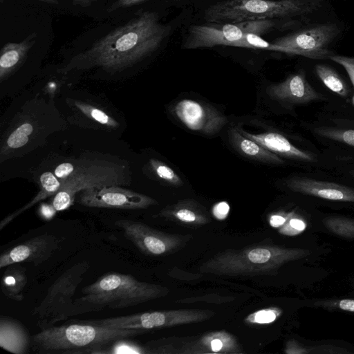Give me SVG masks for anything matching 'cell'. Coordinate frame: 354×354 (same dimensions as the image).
I'll return each mask as SVG.
<instances>
[{"label":"cell","mask_w":354,"mask_h":354,"mask_svg":"<svg viewBox=\"0 0 354 354\" xmlns=\"http://www.w3.org/2000/svg\"><path fill=\"white\" fill-rule=\"evenodd\" d=\"M169 32V27L161 23L156 12H142L75 55L62 71L95 67L109 71L123 70L157 50Z\"/></svg>","instance_id":"cell-1"},{"label":"cell","mask_w":354,"mask_h":354,"mask_svg":"<svg viewBox=\"0 0 354 354\" xmlns=\"http://www.w3.org/2000/svg\"><path fill=\"white\" fill-rule=\"evenodd\" d=\"M167 287L140 281L130 274L111 272L82 289L76 298L72 316L104 309H123L167 295Z\"/></svg>","instance_id":"cell-2"},{"label":"cell","mask_w":354,"mask_h":354,"mask_svg":"<svg viewBox=\"0 0 354 354\" xmlns=\"http://www.w3.org/2000/svg\"><path fill=\"white\" fill-rule=\"evenodd\" d=\"M310 253L304 248L262 244L229 249L203 262L198 270L203 274L224 277L274 274L284 264L304 259Z\"/></svg>","instance_id":"cell-3"},{"label":"cell","mask_w":354,"mask_h":354,"mask_svg":"<svg viewBox=\"0 0 354 354\" xmlns=\"http://www.w3.org/2000/svg\"><path fill=\"white\" fill-rule=\"evenodd\" d=\"M147 332L77 322L41 329L31 336V348L37 354H100L102 347L115 340Z\"/></svg>","instance_id":"cell-4"},{"label":"cell","mask_w":354,"mask_h":354,"mask_svg":"<svg viewBox=\"0 0 354 354\" xmlns=\"http://www.w3.org/2000/svg\"><path fill=\"white\" fill-rule=\"evenodd\" d=\"M54 174L62 183L52 205L57 211L70 207L75 195L82 190L103 186L128 185L129 168L120 163L102 160L80 158L64 162L55 167Z\"/></svg>","instance_id":"cell-5"},{"label":"cell","mask_w":354,"mask_h":354,"mask_svg":"<svg viewBox=\"0 0 354 354\" xmlns=\"http://www.w3.org/2000/svg\"><path fill=\"white\" fill-rule=\"evenodd\" d=\"M317 0H225L214 3L204 12V19L212 23H236L248 21L292 17L310 12Z\"/></svg>","instance_id":"cell-6"},{"label":"cell","mask_w":354,"mask_h":354,"mask_svg":"<svg viewBox=\"0 0 354 354\" xmlns=\"http://www.w3.org/2000/svg\"><path fill=\"white\" fill-rule=\"evenodd\" d=\"M90 264L78 262L64 272L48 288L46 295L32 312L36 325L41 330L71 317L74 296Z\"/></svg>","instance_id":"cell-7"},{"label":"cell","mask_w":354,"mask_h":354,"mask_svg":"<svg viewBox=\"0 0 354 354\" xmlns=\"http://www.w3.org/2000/svg\"><path fill=\"white\" fill-rule=\"evenodd\" d=\"M275 26L273 19L236 23H212L191 26L183 44L186 49L209 48L217 46H233L249 34L262 36Z\"/></svg>","instance_id":"cell-8"},{"label":"cell","mask_w":354,"mask_h":354,"mask_svg":"<svg viewBox=\"0 0 354 354\" xmlns=\"http://www.w3.org/2000/svg\"><path fill=\"white\" fill-rule=\"evenodd\" d=\"M214 313L201 309H178L152 311L98 319L78 320V322L119 329H142L172 327L205 322Z\"/></svg>","instance_id":"cell-9"},{"label":"cell","mask_w":354,"mask_h":354,"mask_svg":"<svg viewBox=\"0 0 354 354\" xmlns=\"http://www.w3.org/2000/svg\"><path fill=\"white\" fill-rule=\"evenodd\" d=\"M339 33L335 24L316 25L277 38L272 43L283 53L313 59H326L334 55L329 48Z\"/></svg>","instance_id":"cell-10"},{"label":"cell","mask_w":354,"mask_h":354,"mask_svg":"<svg viewBox=\"0 0 354 354\" xmlns=\"http://www.w3.org/2000/svg\"><path fill=\"white\" fill-rule=\"evenodd\" d=\"M115 225L123 230L125 237L139 250L149 256L174 253L184 247L192 237L190 234H168L129 219L118 220Z\"/></svg>","instance_id":"cell-11"},{"label":"cell","mask_w":354,"mask_h":354,"mask_svg":"<svg viewBox=\"0 0 354 354\" xmlns=\"http://www.w3.org/2000/svg\"><path fill=\"white\" fill-rule=\"evenodd\" d=\"M79 203L88 207L142 209L157 204L153 198L120 186L92 187L80 192Z\"/></svg>","instance_id":"cell-12"},{"label":"cell","mask_w":354,"mask_h":354,"mask_svg":"<svg viewBox=\"0 0 354 354\" xmlns=\"http://www.w3.org/2000/svg\"><path fill=\"white\" fill-rule=\"evenodd\" d=\"M174 116L188 129L214 134L227 123V118L214 107L192 99H183L172 108Z\"/></svg>","instance_id":"cell-13"},{"label":"cell","mask_w":354,"mask_h":354,"mask_svg":"<svg viewBox=\"0 0 354 354\" xmlns=\"http://www.w3.org/2000/svg\"><path fill=\"white\" fill-rule=\"evenodd\" d=\"M64 237L44 234L32 237L1 253L0 268L24 262L39 266L50 259Z\"/></svg>","instance_id":"cell-14"},{"label":"cell","mask_w":354,"mask_h":354,"mask_svg":"<svg viewBox=\"0 0 354 354\" xmlns=\"http://www.w3.org/2000/svg\"><path fill=\"white\" fill-rule=\"evenodd\" d=\"M268 93L277 101L291 104H308L324 97L308 83L304 72L292 74L283 82L270 85Z\"/></svg>","instance_id":"cell-15"},{"label":"cell","mask_w":354,"mask_h":354,"mask_svg":"<svg viewBox=\"0 0 354 354\" xmlns=\"http://www.w3.org/2000/svg\"><path fill=\"white\" fill-rule=\"evenodd\" d=\"M286 185L291 191L323 199L354 203V188L335 183L295 176Z\"/></svg>","instance_id":"cell-16"},{"label":"cell","mask_w":354,"mask_h":354,"mask_svg":"<svg viewBox=\"0 0 354 354\" xmlns=\"http://www.w3.org/2000/svg\"><path fill=\"white\" fill-rule=\"evenodd\" d=\"M239 131L246 138L255 141L277 155L304 162L317 161L313 153L296 147L285 136L279 133L268 131L251 133L243 129H239Z\"/></svg>","instance_id":"cell-17"},{"label":"cell","mask_w":354,"mask_h":354,"mask_svg":"<svg viewBox=\"0 0 354 354\" xmlns=\"http://www.w3.org/2000/svg\"><path fill=\"white\" fill-rule=\"evenodd\" d=\"M158 216L188 227H199L210 222L205 208L193 200H183L162 209Z\"/></svg>","instance_id":"cell-18"},{"label":"cell","mask_w":354,"mask_h":354,"mask_svg":"<svg viewBox=\"0 0 354 354\" xmlns=\"http://www.w3.org/2000/svg\"><path fill=\"white\" fill-rule=\"evenodd\" d=\"M0 346L10 353L25 354L31 348V337L26 328L17 320L1 316Z\"/></svg>","instance_id":"cell-19"},{"label":"cell","mask_w":354,"mask_h":354,"mask_svg":"<svg viewBox=\"0 0 354 354\" xmlns=\"http://www.w3.org/2000/svg\"><path fill=\"white\" fill-rule=\"evenodd\" d=\"M37 34L31 33L18 43H7L1 49L0 80L3 82L24 62L36 41Z\"/></svg>","instance_id":"cell-20"},{"label":"cell","mask_w":354,"mask_h":354,"mask_svg":"<svg viewBox=\"0 0 354 354\" xmlns=\"http://www.w3.org/2000/svg\"><path fill=\"white\" fill-rule=\"evenodd\" d=\"M229 138L233 147L242 155L263 162L281 165L284 160L260 144L242 135L237 128H231Z\"/></svg>","instance_id":"cell-21"},{"label":"cell","mask_w":354,"mask_h":354,"mask_svg":"<svg viewBox=\"0 0 354 354\" xmlns=\"http://www.w3.org/2000/svg\"><path fill=\"white\" fill-rule=\"evenodd\" d=\"M191 353H237L240 346L235 337L225 331L213 332L204 335L192 348Z\"/></svg>","instance_id":"cell-22"},{"label":"cell","mask_w":354,"mask_h":354,"mask_svg":"<svg viewBox=\"0 0 354 354\" xmlns=\"http://www.w3.org/2000/svg\"><path fill=\"white\" fill-rule=\"evenodd\" d=\"M28 283L26 269L19 263L6 266L1 281V291L10 299L21 301L24 299V290Z\"/></svg>","instance_id":"cell-23"},{"label":"cell","mask_w":354,"mask_h":354,"mask_svg":"<svg viewBox=\"0 0 354 354\" xmlns=\"http://www.w3.org/2000/svg\"><path fill=\"white\" fill-rule=\"evenodd\" d=\"M39 181L41 189L37 195L27 205L3 218L0 222V230H3L15 218L37 202L45 199L48 196L55 195L59 190L62 185L60 180L54 174V173L50 171L44 172L39 178Z\"/></svg>","instance_id":"cell-24"},{"label":"cell","mask_w":354,"mask_h":354,"mask_svg":"<svg viewBox=\"0 0 354 354\" xmlns=\"http://www.w3.org/2000/svg\"><path fill=\"white\" fill-rule=\"evenodd\" d=\"M285 352L288 354H343L351 353L344 348L330 344L306 346L295 339H290L286 343Z\"/></svg>","instance_id":"cell-25"},{"label":"cell","mask_w":354,"mask_h":354,"mask_svg":"<svg viewBox=\"0 0 354 354\" xmlns=\"http://www.w3.org/2000/svg\"><path fill=\"white\" fill-rule=\"evenodd\" d=\"M315 72L321 81L331 91L342 97L348 96L349 89L346 84L333 68L326 64H319L315 66Z\"/></svg>","instance_id":"cell-26"},{"label":"cell","mask_w":354,"mask_h":354,"mask_svg":"<svg viewBox=\"0 0 354 354\" xmlns=\"http://www.w3.org/2000/svg\"><path fill=\"white\" fill-rule=\"evenodd\" d=\"M325 227L331 233L348 239H354V218L331 215L323 218Z\"/></svg>","instance_id":"cell-27"},{"label":"cell","mask_w":354,"mask_h":354,"mask_svg":"<svg viewBox=\"0 0 354 354\" xmlns=\"http://www.w3.org/2000/svg\"><path fill=\"white\" fill-rule=\"evenodd\" d=\"M74 105L86 118L93 122L109 128H116L119 126L115 120L99 108L80 101H75Z\"/></svg>","instance_id":"cell-28"},{"label":"cell","mask_w":354,"mask_h":354,"mask_svg":"<svg viewBox=\"0 0 354 354\" xmlns=\"http://www.w3.org/2000/svg\"><path fill=\"white\" fill-rule=\"evenodd\" d=\"M129 339L123 338L112 342L102 347L100 354L147 353L145 347H142Z\"/></svg>","instance_id":"cell-29"},{"label":"cell","mask_w":354,"mask_h":354,"mask_svg":"<svg viewBox=\"0 0 354 354\" xmlns=\"http://www.w3.org/2000/svg\"><path fill=\"white\" fill-rule=\"evenodd\" d=\"M314 131L322 137L354 147V129L318 127Z\"/></svg>","instance_id":"cell-30"},{"label":"cell","mask_w":354,"mask_h":354,"mask_svg":"<svg viewBox=\"0 0 354 354\" xmlns=\"http://www.w3.org/2000/svg\"><path fill=\"white\" fill-rule=\"evenodd\" d=\"M149 164L155 174L162 180L174 186H181L183 183L180 177L165 162L151 158Z\"/></svg>","instance_id":"cell-31"},{"label":"cell","mask_w":354,"mask_h":354,"mask_svg":"<svg viewBox=\"0 0 354 354\" xmlns=\"http://www.w3.org/2000/svg\"><path fill=\"white\" fill-rule=\"evenodd\" d=\"M305 221L294 212H289L284 224L279 227L281 234L293 236L302 232L306 229Z\"/></svg>","instance_id":"cell-32"},{"label":"cell","mask_w":354,"mask_h":354,"mask_svg":"<svg viewBox=\"0 0 354 354\" xmlns=\"http://www.w3.org/2000/svg\"><path fill=\"white\" fill-rule=\"evenodd\" d=\"M280 315L277 308H268L257 311L246 318V322L254 324H268L274 321Z\"/></svg>","instance_id":"cell-33"},{"label":"cell","mask_w":354,"mask_h":354,"mask_svg":"<svg viewBox=\"0 0 354 354\" xmlns=\"http://www.w3.org/2000/svg\"><path fill=\"white\" fill-rule=\"evenodd\" d=\"M315 305L327 308H337L342 310L354 313V299H343L341 300H319L317 301Z\"/></svg>","instance_id":"cell-34"},{"label":"cell","mask_w":354,"mask_h":354,"mask_svg":"<svg viewBox=\"0 0 354 354\" xmlns=\"http://www.w3.org/2000/svg\"><path fill=\"white\" fill-rule=\"evenodd\" d=\"M329 59L341 65L345 69L354 86V57L333 55Z\"/></svg>","instance_id":"cell-35"},{"label":"cell","mask_w":354,"mask_h":354,"mask_svg":"<svg viewBox=\"0 0 354 354\" xmlns=\"http://www.w3.org/2000/svg\"><path fill=\"white\" fill-rule=\"evenodd\" d=\"M229 210V205L225 202H221L214 207L212 213L217 219L223 220L227 216Z\"/></svg>","instance_id":"cell-36"},{"label":"cell","mask_w":354,"mask_h":354,"mask_svg":"<svg viewBox=\"0 0 354 354\" xmlns=\"http://www.w3.org/2000/svg\"><path fill=\"white\" fill-rule=\"evenodd\" d=\"M289 213L279 212L272 214L269 220L270 224L272 227H280L286 221Z\"/></svg>","instance_id":"cell-37"},{"label":"cell","mask_w":354,"mask_h":354,"mask_svg":"<svg viewBox=\"0 0 354 354\" xmlns=\"http://www.w3.org/2000/svg\"><path fill=\"white\" fill-rule=\"evenodd\" d=\"M145 1L146 0H118L110 6L108 10L112 12L119 8L134 6Z\"/></svg>","instance_id":"cell-38"},{"label":"cell","mask_w":354,"mask_h":354,"mask_svg":"<svg viewBox=\"0 0 354 354\" xmlns=\"http://www.w3.org/2000/svg\"><path fill=\"white\" fill-rule=\"evenodd\" d=\"M39 211L44 218L48 220L53 218L57 212L53 205H50L46 203L41 204Z\"/></svg>","instance_id":"cell-39"},{"label":"cell","mask_w":354,"mask_h":354,"mask_svg":"<svg viewBox=\"0 0 354 354\" xmlns=\"http://www.w3.org/2000/svg\"><path fill=\"white\" fill-rule=\"evenodd\" d=\"M95 0H74L77 3L80 4H88Z\"/></svg>","instance_id":"cell-40"},{"label":"cell","mask_w":354,"mask_h":354,"mask_svg":"<svg viewBox=\"0 0 354 354\" xmlns=\"http://www.w3.org/2000/svg\"><path fill=\"white\" fill-rule=\"evenodd\" d=\"M3 1V0H0V2L2 3ZM37 1H43V2L48 3H52V4H57L58 3L57 0H37Z\"/></svg>","instance_id":"cell-41"}]
</instances>
